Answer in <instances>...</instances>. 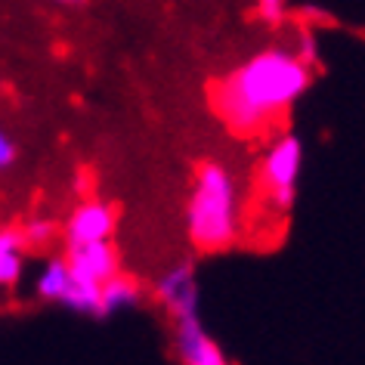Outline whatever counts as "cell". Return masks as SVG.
<instances>
[{"label":"cell","mask_w":365,"mask_h":365,"mask_svg":"<svg viewBox=\"0 0 365 365\" xmlns=\"http://www.w3.org/2000/svg\"><path fill=\"white\" fill-rule=\"evenodd\" d=\"M56 4H81V0H56Z\"/></svg>","instance_id":"14"},{"label":"cell","mask_w":365,"mask_h":365,"mask_svg":"<svg viewBox=\"0 0 365 365\" xmlns=\"http://www.w3.org/2000/svg\"><path fill=\"white\" fill-rule=\"evenodd\" d=\"M19 235H22V245L29 251H38V248H47V245L56 239V223L53 220H43V217H31L19 226Z\"/></svg>","instance_id":"11"},{"label":"cell","mask_w":365,"mask_h":365,"mask_svg":"<svg viewBox=\"0 0 365 365\" xmlns=\"http://www.w3.org/2000/svg\"><path fill=\"white\" fill-rule=\"evenodd\" d=\"M288 10H291V0H257V13H260V19H263V22H269V25H276V22L285 19Z\"/></svg>","instance_id":"12"},{"label":"cell","mask_w":365,"mask_h":365,"mask_svg":"<svg viewBox=\"0 0 365 365\" xmlns=\"http://www.w3.org/2000/svg\"><path fill=\"white\" fill-rule=\"evenodd\" d=\"M68 269L75 282H87V285H103L121 269V257H118L112 239L106 242H87V245H68Z\"/></svg>","instance_id":"6"},{"label":"cell","mask_w":365,"mask_h":365,"mask_svg":"<svg viewBox=\"0 0 365 365\" xmlns=\"http://www.w3.org/2000/svg\"><path fill=\"white\" fill-rule=\"evenodd\" d=\"M155 300L168 309L173 322L202 316V313H198L195 269L189 267V263H173L170 269H164L158 276V282H155Z\"/></svg>","instance_id":"5"},{"label":"cell","mask_w":365,"mask_h":365,"mask_svg":"<svg viewBox=\"0 0 365 365\" xmlns=\"http://www.w3.org/2000/svg\"><path fill=\"white\" fill-rule=\"evenodd\" d=\"M313 66L294 47H263L211 87V108L235 136L267 133L309 90Z\"/></svg>","instance_id":"1"},{"label":"cell","mask_w":365,"mask_h":365,"mask_svg":"<svg viewBox=\"0 0 365 365\" xmlns=\"http://www.w3.org/2000/svg\"><path fill=\"white\" fill-rule=\"evenodd\" d=\"M16 161H19V145H16V140L10 133L0 127V173L13 170Z\"/></svg>","instance_id":"13"},{"label":"cell","mask_w":365,"mask_h":365,"mask_svg":"<svg viewBox=\"0 0 365 365\" xmlns=\"http://www.w3.org/2000/svg\"><path fill=\"white\" fill-rule=\"evenodd\" d=\"M115 226H118L115 205L93 195L71 207V214L66 217V226H62V235H66V245L106 242V239H112Z\"/></svg>","instance_id":"4"},{"label":"cell","mask_w":365,"mask_h":365,"mask_svg":"<svg viewBox=\"0 0 365 365\" xmlns=\"http://www.w3.org/2000/svg\"><path fill=\"white\" fill-rule=\"evenodd\" d=\"M25 245L19 230H0V288H13L25 272Z\"/></svg>","instance_id":"10"},{"label":"cell","mask_w":365,"mask_h":365,"mask_svg":"<svg viewBox=\"0 0 365 365\" xmlns=\"http://www.w3.org/2000/svg\"><path fill=\"white\" fill-rule=\"evenodd\" d=\"M245 226V202L239 177L223 161L195 168L186 198V235L198 251H223L239 242Z\"/></svg>","instance_id":"2"},{"label":"cell","mask_w":365,"mask_h":365,"mask_svg":"<svg viewBox=\"0 0 365 365\" xmlns=\"http://www.w3.org/2000/svg\"><path fill=\"white\" fill-rule=\"evenodd\" d=\"M173 353L186 365H223L226 362V353L220 350V344L205 331L202 316L173 322Z\"/></svg>","instance_id":"7"},{"label":"cell","mask_w":365,"mask_h":365,"mask_svg":"<svg viewBox=\"0 0 365 365\" xmlns=\"http://www.w3.org/2000/svg\"><path fill=\"white\" fill-rule=\"evenodd\" d=\"M300 168H304V143L294 133H279L272 136L267 152L257 168V182L263 205L269 211L285 214L297 198V182H300Z\"/></svg>","instance_id":"3"},{"label":"cell","mask_w":365,"mask_h":365,"mask_svg":"<svg viewBox=\"0 0 365 365\" xmlns=\"http://www.w3.org/2000/svg\"><path fill=\"white\" fill-rule=\"evenodd\" d=\"M71 288V269L66 257H47L34 276V294L43 304H62Z\"/></svg>","instance_id":"8"},{"label":"cell","mask_w":365,"mask_h":365,"mask_svg":"<svg viewBox=\"0 0 365 365\" xmlns=\"http://www.w3.org/2000/svg\"><path fill=\"white\" fill-rule=\"evenodd\" d=\"M140 294H143L140 285L118 269L112 279H106L103 285H99V313L96 316H112V313H121V309H130L140 304Z\"/></svg>","instance_id":"9"}]
</instances>
